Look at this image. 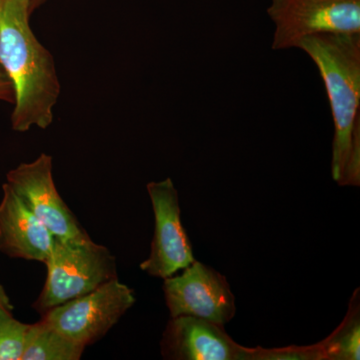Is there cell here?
Here are the masks:
<instances>
[{"label":"cell","instance_id":"1","mask_svg":"<svg viewBox=\"0 0 360 360\" xmlns=\"http://www.w3.org/2000/svg\"><path fill=\"white\" fill-rule=\"evenodd\" d=\"M326 87L335 134L331 175L340 186H360V33H328L300 40Z\"/></svg>","mask_w":360,"mask_h":360},{"label":"cell","instance_id":"2","mask_svg":"<svg viewBox=\"0 0 360 360\" xmlns=\"http://www.w3.org/2000/svg\"><path fill=\"white\" fill-rule=\"evenodd\" d=\"M30 0H0V63L13 82L11 127L45 129L53 122L60 82L53 56L30 27Z\"/></svg>","mask_w":360,"mask_h":360},{"label":"cell","instance_id":"3","mask_svg":"<svg viewBox=\"0 0 360 360\" xmlns=\"http://www.w3.org/2000/svg\"><path fill=\"white\" fill-rule=\"evenodd\" d=\"M45 264L47 278L34 307L40 312L96 290L116 278L115 258L89 236L77 240L54 239Z\"/></svg>","mask_w":360,"mask_h":360},{"label":"cell","instance_id":"4","mask_svg":"<svg viewBox=\"0 0 360 360\" xmlns=\"http://www.w3.org/2000/svg\"><path fill=\"white\" fill-rule=\"evenodd\" d=\"M274 51L296 49L300 40L328 33H360V0H271Z\"/></svg>","mask_w":360,"mask_h":360},{"label":"cell","instance_id":"5","mask_svg":"<svg viewBox=\"0 0 360 360\" xmlns=\"http://www.w3.org/2000/svg\"><path fill=\"white\" fill-rule=\"evenodd\" d=\"M134 291L116 278L45 312L42 321L86 345L105 335L134 304Z\"/></svg>","mask_w":360,"mask_h":360},{"label":"cell","instance_id":"6","mask_svg":"<svg viewBox=\"0 0 360 360\" xmlns=\"http://www.w3.org/2000/svg\"><path fill=\"white\" fill-rule=\"evenodd\" d=\"M163 291L172 319L193 316L224 326L236 316V297L227 279L198 260L180 276L165 278Z\"/></svg>","mask_w":360,"mask_h":360},{"label":"cell","instance_id":"7","mask_svg":"<svg viewBox=\"0 0 360 360\" xmlns=\"http://www.w3.org/2000/svg\"><path fill=\"white\" fill-rule=\"evenodd\" d=\"M155 213V234L150 255L141 270L158 278L174 276L193 264V246L181 222L179 193L170 179L148 184Z\"/></svg>","mask_w":360,"mask_h":360},{"label":"cell","instance_id":"8","mask_svg":"<svg viewBox=\"0 0 360 360\" xmlns=\"http://www.w3.org/2000/svg\"><path fill=\"white\" fill-rule=\"evenodd\" d=\"M7 184L25 205L59 240L89 238L72 212L59 195L52 176V158L41 153L7 174Z\"/></svg>","mask_w":360,"mask_h":360},{"label":"cell","instance_id":"9","mask_svg":"<svg viewBox=\"0 0 360 360\" xmlns=\"http://www.w3.org/2000/svg\"><path fill=\"white\" fill-rule=\"evenodd\" d=\"M224 326L198 317H174L165 330L163 354L179 360H250L252 348L236 342Z\"/></svg>","mask_w":360,"mask_h":360},{"label":"cell","instance_id":"10","mask_svg":"<svg viewBox=\"0 0 360 360\" xmlns=\"http://www.w3.org/2000/svg\"><path fill=\"white\" fill-rule=\"evenodd\" d=\"M0 202V253L13 258L46 262L54 245L53 234L8 184Z\"/></svg>","mask_w":360,"mask_h":360},{"label":"cell","instance_id":"11","mask_svg":"<svg viewBox=\"0 0 360 360\" xmlns=\"http://www.w3.org/2000/svg\"><path fill=\"white\" fill-rule=\"evenodd\" d=\"M85 345L71 340L44 321L30 324L21 360H78Z\"/></svg>","mask_w":360,"mask_h":360},{"label":"cell","instance_id":"12","mask_svg":"<svg viewBox=\"0 0 360 360\" xmlns=\"http://www.w3.org/2000/svg\"><path fill=\"white\" fill-rule=\"evenodd\" d=\"M319 343L323 360H359V288L354 291L350 298L347 314L340 326Z\"/></svg>","mask_w":360,"mask_h":360},{"label":"cell","instance_id":"13","mask_svg":"<svg viewBox=\"0 0 360 360\" xmlns=\"http://www.w3.org/2000/svg\"><path fill=\"white\" fill-rule=\"evenodd\" d=\"M30 328L16 321L11 310L0 309V360H21Z\"/></svg>","mask_w":360,"mask_h":360},{"label":"cell","instance_id":"14","mask_svg":"<svg viewBox=\"0 0 360 360\" xmlns=\"http://www.w3.org/2000/svg\"><path fill=\"white\" fill-rule=\"evenodd\" d=\"M250 360H323L319 343L309 347L252 348Z\"/></svg>","mask_w":360,"mask_h":360},{"label":"cell","instance_id":"15","mask_svg":"<svg viewBox=\"0 0 360 360\" xmlns=\"http://www.w3.org/2000/svg\"><path fill=\"white\" fill-rule=\"evenodd\" d=\"M0 101L13 104L15 101L13 82H11L1 63H0Z\"/></svg>","mask_w":360,"mask_h":360},{"label":"cell","instance_id":"16","mask_svg":"<svg viewBox=\"0 0 360 360\" xmlns=\"http://www.w3.org/2000/svg\"><path fill=\"white\" fill-rule=\"evenodd\" d=\"M0 309L11 310L13 311V305L11 304V298L6 295L4 286L0 284Z\"/></svg>","mask_w":360,"mask_h":360},{"label":"cell","instance_id":"17","mask_svg":"<svg viewBox=\"0 0 360 360\" xmlns=\"http://www.w3.org/2000/svg\"><path fill=\"white\" fill-rule=\"evenodd\" d=\"M47 0H30V11L32 13L35 9L39 8L41 4H45Z\"/></svg>","mask_w":360,"mask_h":360}]
</instances>
